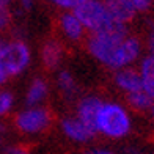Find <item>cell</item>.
Masks as SVG:
<instances>
[{"label": "cell", "instance_id": "cell-20", "mask_svg": "<svg viewBox=\"0 0 154 154\" xmlns=\"http://www.w3.org/2000/svg\"><path fill=\"white\" fill-rule=\"evenodd\" d=\"M148 47H149V51H151V55H154V24H151V32H149Z\"/></svg>", "mask_w": 154, "mask_h": 154}, {"label": "cell", "instance_id": "cell-1", "mask_svg": "<svg viewBox=\"0 0 154 154\" xmlns=\"http://www.w3.org/2000/svg\"><path fill=\"white\" fill-rule=\"evenodd\" d=\"M88 49L93 57L110 68H123L132 63L140 54V43L137 38L126 36H104L93 35L88 43Z\"/></svg>", "mask_w": 154, "mask_h": 154}, {"label": "cell", "instance_id": "cell-21", "mask_svg": "<svg viewBox=\"0 0 154 154\" xmlns=\"http://www.w3.org/2000/svg\"><path fill=\"white\" fill-rule=\"evenodd\" d=\"M83 154H115V152H112L109 149H101V148H97V149H90L87 152H83Z\"/></svg>", "mask_w": 154, "mask_h": 154}, {"label": "cell", "instance_id": "cell-7", "mask_svg": "<svg viewBox=\"0 0 154 154\" xmlns=\"http://www.w3.org/2000/svg\"><path fill=\"white\" fill-rule=\"evenodd\" d=\"M61 129L69 138L75 140V142H88V140H91L96 135L79 118H66V120H63Z\"/></svg>", "mask_w": 154, "mask_h": 154}, {"label": "cell", "instance_id": "cell-4", "mask_svg": "<svg viewBox=\"0 0 154 154\" xmlns=\"http://www.w3.org/2000/svg\"><path fill=\"white\" fill-rule=\"evenodd\" d=\"M17 128L27 132V134H35V132L43 131L49 124V113L44 109H32L25 110L16 118Z\"/></svg>", "mask_w": 154, "mask_h": 154}, {"label": "cell", "instance_id": "cell-27", "mask_svg": "<svg viewBox=\"0 0 154 154\" xmlns=\"http://www.w3.org/2000/svg\"><path fill=\"white\" fill-rule=\"evenodd\" d=\"M5 2H8V0H5Z\"/></svg>", "mask_w": 154, "mask_h": 154}, {"label": "cell", "instance_id": "cell-12", "mask_svg": "<svg viewBox=\"0 0 154 154\" xmlns=\"http://www.w3.org/2000/svg\"><path fill=\"white\" fill-rule=\"evenodd\" d=\"M46 93H47L46 82L41 80V79H36L32 83L29 93H27V104H29V106H35V104H38L46 96Z\"/></svg>", "mask_w": 154, "mask_h": 154}, {"label": "cell", "instance_id": "cell-23", "mask_svg": "<svg viewBox=\"0 0 154 154\" xmlns=\"http://www.w3.org/2000/svg\"><path fill=\"white\" fill-rule=\"evenodd\" d=\"M5 79H6V77H3V75H2V74H0V83H2V82H3V80H5Z\"/></svg>", "mask_w": 154, "mask_h": 154}, {"label": "cell", "instance_id": "cell-16", "mask_svg": "<svg viewBox=\"0 0 154 154\" xmlns=\"http://www.w3.org/2000/svg\"><path fill=\"white\" fill-rule=\"evenodd\" d=\"M10 24V10L5 0H0V30Z\"/></svg>", "mask_w": 154, "mask_h": 154}, {"label": "cell", "instance_id": "cell-14", "mask_svg": "<svg viewBox=\"0 0 154 154\" xmlns=\"http://www.w3.org/2000/svg\"><path fill=\"white\" fill-rule=\"evenodd\" d=\"M58 87L63 91V94H66L68 97H71L75 93V82L71 77V74L66 72V71L60 72V75H58Z\"/></svg>", "mask_w": 154, "mask_h": 154}, {"label": "cell", "instance_id": "cell-15", "mask_svg": "<svg viewBox=\"0 0 154 154\" xmlns=\"http://www.w3.org/2000/svg\"><path fill=\"white\" fill-rule=\"evenodd\" d=\"M11 104H13V94L11 93H8V91L0 93V115L6 113L10 110Z\"/></svg>", "mask_w": 154, "mask_h": 154}, {"label": "cell", "instance_id": "cell-25", "mask_svg": "<svg viewBox=\"0 0 154 154\" xmlns=\"http://www.w3.org/2000/svg\"><path fill=\"white\" fill-rule=\"evenodd\" d=\"M151 109H152V116H154V106H152V107H151Z\"/></svg>", "mask_w": 154, "mask_h": 154}, {"label": "cell", "instance_id": "cell-11", "mask_svg": "<svg viewBox=\"0 0 154 154\" xmlns=\"http://www.w3.org/2000/svg\"><path fill=\"white\" fill-rule=\"evenodd\" d=\"M43 60L47 68H55L61 60V47L55 41H49L43 49Z\"/></svg>", "mask_w": 154, "mask_h": 154}, {"label": "cell", "instance_id": "cell-22", "mask_svg": "<svg viewBox=\"0 0 154 154\" xmlns=\"http://www.w3.org/2000/svg\"><path fill=\"white\" fill-rule=\"evenodd\" d=\"M20 2H22V6L25 10H30L32 5H33V0H20Z\"/></svg>", "mask_w": 154, "mask_h": 154}, {"label": "cell", "instance_id": "cell-19", "mask_svg": "<svg viewBox=\"0 0 154 154\" xmlns=\"http://www.w3.org/2000/svg\"><path fill=\"white\" fill-rule=\"evenodd\" d=\"M5 154H30L29 151H25L24 148H17V146H10L5 149Z\"/></svg>", "mask_w": 154, "mask_h": 154}, {"label": "cell", "instance_id": "cell-26", "mask_svg": "<svg viewBox=\"0 0 154 154\" xmlns=\"http://www.w3.org/2000/svg\"><path fill=\"white\" fill-rule=\"evenodd\" d=\"M0 131H2V124H0Z\"/></svg>", "mask_w": 154, "mask_h": 154}, {"label": "cell", "instance_id": "cell-3", "mask_svg": "<svg viewBox=\"0 0 154 154\" xmlns=\"http://www.w3.org/2000/svg\"><path fill=\"white\" fill-rule=\"evenodd\" d=\"M30 61L29 47L20 41L8 43L0 47V74L3 77L22 72Z\"/></svg>", "mask_w": 154, "mask_h": 154}, {"label": "cell", "instance_id": "cell-9", "mask_svg": "<svg viewBox=\"0 0 154 154\" xmlns=\"http://www.w3.org/2000/svg\"><path fill=\"white\" fill-rule=\"evenodd\" d=\"M140 75H142L143 91L154 99V55H148L142 61Z\"/></svg>", "mask_w": 154, "mask_h": 154}, {"label": "cell", "instance_id": "cell-5", "mask_svg": "<svg viewBox=\"0 0 154 154\" xmlns=\"http://www.w3.org/2000/svg\"><path fill=\"white\" fill-rule=\"evenodd\" d=\"M102 104L104 102L101 99L91 96L85 97L79 106V120L94 134H97V115H99Z\"/></svg>", "mask_w": 154, "mask_h": 154}, {"label": "cell", "instance_id": "cell-2", "mask_svg": "<svg viewBox=\"0 0 154 154\" xmlns=\"http://www.w3.org/2000/svg\"><path fill=\"white\" fill-rule=\"evenodd\" d=\"M131 129V120L126 110L113 102L102 104L97 115V132L112 138L124 137Z\"/></svg>", "mask_w": 154, "mask_h": 154}, {"label": "cell", "instance_id": "cell-13", "mask_svg": "<svg viewBox=\"0 0 154 154\" xmlns=\"http://www.w3.org/2000/svg\"><path fill=\"white\" fill-rule=\"evenodd\" d=\"M128 99H129L131 106L137 110H145V109H149L154 106V99L149 94H146L143 90L142 91H137V93H129Z\"/></svg>", "mask_w": 154, "mask_h": 154}, {"label": "cell", "instance_id": "cell-8", "mask_svg": "<svg viewBox=\"0 0 154 154\" xmlns=\"http://www.w3.org/2000/svg\"><path fill=\"white\" fill-rule=\"evenodd\" d=\"M115 80L118 83V87H121L128 93H137L143 90L142 83V75L134 69H121L120 72H116Z\"/></svg>", "mask_w": 154, "mask_h": 154}, {"label": "cell", "instance_id": "cell-6", "mask_svg": "<svg viewBox=\"0 0 154 154\" xmlns=\"http://www.w3.org/2000/svg\"><path fill=\"white\" fill-rule=\"evenodd\" d=\"M102 3L109 11V14L121 24L131 20L137 11L131 0H102Z\"/></svg>", "mask_w": 154, "mask_h": 154}, {"label": "cell", "instance_id": "cell-18", "mask_svg": "<svg viewBox=\"0 0 154 154\" xmlns=\"http://www.w3.org/2000/svg\"><path fill=\"white\" fill-rule=\"evenodd\" d=\"M132 5H134V8L138 10V11H145L149 8L151 5V0H131Z\"/></svg>", "mask_w": 154, "mask_h": 154}, {"label": "cell", "instance_id": "cell-17", "mask_svg": "<svg viewBox=\"0 0 154 154\" xmlns=\"http://www.w3.org/2000/svg\"><path fill=\"white\" fill-rule=\"evenodd\" d=\"M52 2L63 6V8H77V6L82 5L83 2H87V0H52Z\"/></svg>", "mask_w": 154, "mask_h": 154}, {"label": "cell", "instance_id": "cell-24", "mask_svg": "<svg viewBox=\"0 0 154 154\" xmlns=\"http://www.w3.org/2000/svg\"><path fill=\"white\" fill-rule=\"evenodd\" d=\"M3 44H5V43H3V41H2V39H0V47H2Z\"/></svg>", "mask_w": 154, "mask_h": 154}, {"label": "cell", "instance_id": "cell-10", "mask_svg": "<svg viewBox=\"0 0 154 154\" xmlns=\"http://www.w3.org/2000/svg\"><path fill=\"white\" fill-rule=\"evenodd\" d=\"M61 29L65 32V35L71 39H79L82 36V32H83V27L79 22L72 13H66V14L61 16Z\"/></svg>", "mask_w": 154, "mask_h": 154}]
</instances>
